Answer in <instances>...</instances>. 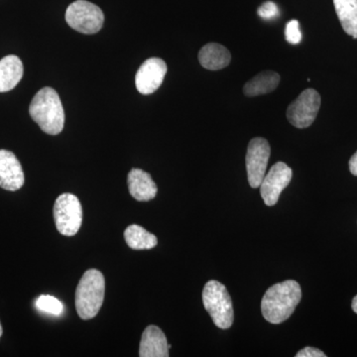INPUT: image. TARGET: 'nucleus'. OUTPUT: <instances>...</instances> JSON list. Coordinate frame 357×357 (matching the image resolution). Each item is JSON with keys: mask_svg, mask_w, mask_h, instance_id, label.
Instances as JSON below:
<instances>
[{"mask_svg": "<svg viewBox=\"0 0 357 357\" xmlns=\"http://www.w3.org/2000/svg\"><path fill=\"white\" fill-rule=\"evenodd\" d=\"M2 333H3V330H2L1 323H0V337H1Z\"/></svg>", "mask_w": 357, "mask_h": 357, "instance_id": "25", "label": "nucleus"}, {"mask_svg": "<svg viewBox=\"0 0 357 357\" xmlns=\"http://www.w3.org/2000/svg\"><path fill=\"white\" fill-rule=\"evenodd\" d=\"M351 307L354 312L357 314V295L354 298V300H352Z\"/></svg>", "mask_w": 357, "mask_h": 357, "instance_id": "24", "label": "nucleus"}, {"mask_svg": "<svg viewBox=\"0 0 357 357\" xmlns=\"http://www.w3.org/2000/svg\"><path fill=\"white\" fill-rule=\"evenodd\" d=\"M23 64L17 56L9 55L0 60V93H6L17 86L23 77Z\"/></svg>", "mask_w": 357, "mask_h": 357, "instance_id": "15", "label": "nucleus"}, {"mask_svg": "<svg viewBox=\"0 0 357 357\" xmlns=\"http://www.w3.org/2000/svg\"><path fill=\"white\" fill-rule=\"evenodd\" d=\"M333 4L345 33L357 39V0H333Z\"/></svg>", "mask_w": 357, "mask_h": 357, "instance_id": "17", "label": "nucleus"}, {"mask_svg": "<svg viewBox=\"0 0 357 357\" xmlns=\"http://www.w3.org/2000/svg\"><path fill=\"white\" fill-rule=\"evenodd\" d=\"M105 281L102 272L89 269L84 272L76 291V309L79 318H95L105 300Z\"/></svg>", "mask_w": 357, "mask_h": 357, "instance_id": "3", "label": "nucleus"}, {"mask_svg": "<svg viewBox=\"0 0 357 357\" xmlns=\"http://www.w3.org/2000/svg\"><path fill=\"white\" fill-rule=\"evenodd\" d=\"M169 344L166 335L161 328L156 326H149L142 333L140 342V357H168Z\"/></svg>", "mask_w": 357, "mask_h": 357, "instance_id": "13", "label": "nucleus"}, {"mask_svg": "<svg viewBox=\"0 0 357 357\" xmlns=\"http://www.w3.org/2000/svg\"><path fill=\"white\" fill-rule=\"evenodd\" d=\"M285 38L290 44L300 43L302 40V33L300 30L299 21L295 20L289 21L286 25Z\"/></svg>", "mask_w": 357, "mask_h": 357, "instance_id": "20", "label": "nucleus"}, {"mask_svg": "<svg viewBox=\"0 0 357 357\" xmlns=\"http://www.w3.org/2000/svg\"><path fill=\"white\" fill-rule=\"evenodd\" d=\"M29 114L45 133L57 135L64 128V107L55 89H40L30 103Z\"/></svg>", "mask_w": 357, "mask_h": 357, "instance_id": "2", "label": "nucleus"}, {"mask_svg": "<svg viewBox=\"0 0 357 357\" xmlns=\"http://www.w3.org/2000/svg\"><path fill=\"white\" fill-rule=\"evenodd\" d=\"M66 21L70 28L83 34L100 32L105 22L102 9L86 0H77L67 8Z\"/></svg>", "mask_w": 357, "mask_h": 357, "instance_id": "5", "label": "nucleus"}, {"mask_svg": "<svg viewBox=\"0 0 357 357\" xmlns=\"http://www.w3.org/2000/svg\"><path fill=\"white\" fill-rule=\"evenodd\" d=\"M167 70L166 63L162 59H148L136 73V89L145 96L155 93L163 84Z\"/></svg>", "mask_w": 357, "mask_h": 357, "instance_id": "10", "label": "nucleus"}, {"mask_svg": "<svg viewBox=\"0 0 357 357\" xmlns=\"http://www.w3.org/2000/svg\"><path fill=\"white\" fill-rule=\"evenodd\" d=\"M269 143L262 137L253 138L249 142L246 153V170H248V183L251 188L256 189L261 185L266 175L268 162H269Z\"/></svg>", "mask_w": 357, "mask_h": 357, "instance_id": "8", "label": "nucleus"}, {"mask_svg": "<svg viewBox=\"0 0 357 357\" xmlns=\"http://www.w3.org/2000/svg\"><path fill=\"white\" fill-rule=\"evenodd\" d=\"M124 238L129 248L134 250L152 249L158 244V239L153 234L137 225H129L124 231Z\"/></svg>", "mask_w": 357, "mask_h": 357, "instance_id": "18", "label": "nucleus"}, {"mask_svg": "<svg viewBox=\"0 0 357 357\" xmlns=\"http://www.w3.org/2000/svg\"><path fill=\"white\" fill-rule=\"evenodd\" d=\"M54 220L58 231L65 236H74L83 222L81 202L73 194H63L54 204Z\"/></svg>", "mask_w": 357, "mask_h": 357, "instance_id": "6", "label": "nucleus"}, {"mask_svg": "<svg viewBox=\"0 0 357 357\" xmlns=\"http://www.w3.org/2000/svg\"><path fill=\"white\" fill-rule=\"evenodd\" d=\"M199 61L204 69L218 70L225 69L231 61V54L227 47L218 43H208L201 49Z\"/></svg>", "mask_w": 357, "mask_h": 357, "instance_id": "14", "label": "nucleus"}, {"mask_svg": "<svg viewBox=\"0 0 357 357\" xmlns=\"http://www.w3.org/2000/svg\"><path fill=\"white\" fill-rule=\"evenodd\" d=\"M24 182V173L15 155L7 150H0V188L15 192L23 187Z\"/></svg>", "mask_w": 357, "mask_h": 357, "instance_id": "11", "label": "nucleus"}, {"mask_svg": "<svg viewBox=\"0 0 357 357\" xmlns=\"http://www.w3.org/2000/svg\"><path fill=\"white\" fill-rule=\"evenodd\" d=\"M36 307L39 311L47 312V314L59 316L64 311V305L55 297L49 295H43L36 301Z\"/></svg>", "mask_w": 357, "mask_h": 357, "instance_id": "19", "label": "nucleus"}, {"mask_svg": "<svg viewBox=\"0 0 357 357\" xmlns=\"http://www.w3.org/2000/svg\"><path fill=\"white\" fill-rule=\"evenodd\" d=\"M296 357H326V354L323 351H319L318 349L314 347H307L304 349L298 352L296 354Z\"/></svg>", "mask_w": 357, "mask_h": 357, "instance_id": "22", "label": "nucleus"}, {"mask_svg": "<svg viewBox=\"0 0 357 357\" xmlns=\"http://www.w3.org/2000/svg\"><path fill=\"white\" fill-rule=\"evenodd\" d=\"M349 170L352 175L357 176V151L349 160Z\"/></svg>", "mask_w": 357, "mask_h": 357, "instance_id": "23", "label": "nucleus"}, {"mask_svg": "<svg viewBox=\"0 0 357 357\" xmlns=\"http://www.w3.org/2000/svg\"><path fill=\"white\" fill-rule=\"evenodd\" d=\"M204 309L210 314L213 323L222 330H227L234 324V307L227 287L220 282L208 281L203 290Z\"/></svg>", "mask_w": 357, "mask_h": 357, "instance_id": "4", "label": "nucleus"}, {"mask_svg": "<svg viewBox=\"0 0 357 357\" xmlns=\"http://www.w3.org/2000/svg\"><path fill=\"white\" fill-rule=\"evenodd\" d=\"M321 107V96L316 89H307L287 109V119L297 128H307L314 123Z\"/></svg>", "mask_w": 357, "mask_h": 357, "instance_id": "7", "label": "nucleus"}, {"mask_svg": "<svg viewBox=\"0 0 357 357\" xmlns=\"http://www.w3.org/2000/svg\"><path fill=\"white\" fill-rule=\"evenodd\" d=\"M257 13L263 20H273L279 16V8L274 2L267 1L258 8Z\"/></svg>", "mask_w": 357, "mask_h": 357, "instance_id": "21", "label": "nucleus"}, {"mask_svg": "<svg viewBox=\"0 0 357 357\" xmlns=\"http://www.w3.org/2000/svg\"><path fill=\"white\" fill-rule=\"evenodd\" d=\"M292 176V169L283 162L271 167L260 185V192L266 206H272L278 203L281 192L290 184Z\"/></svg>", "mask_w": 357, "mask_h": 357, "instance_id": "9", "label": "nucleus"}, {"mask_svg": "<svg viewBox=\"0 0 357 357\" xmlns=\"http://www.w3.org/2000/svg\"><path fill=\"white\" fill-rule=\"evenodd\" d=\"M280 83V76L273 70H265L252 77L243 86V93L246 96L266 95L276 89Z\"/></svg>", "mask_w": 357, "mask_h": 357, "instance_id": "16", "label": "nucleus"}, {"mask_svg": "<svg viewBox=\"0 0 357 357\" xmlns=\"http://www.w3.org/2000/svg\"><path fill=\"white\" fill-rule=\"evenodd\" d=\"M302 299V290L298 282L287 280L275 284L262 298L263 317L269 323L278 325L292 316Z\"/></svg>", "mask_w": 357, "mask_h": 357, "instance_id": "1", "label": "nucleus"}, {"mask_svg": "<svg viewBox=\"0 0 357 357\" xmlns=\"http://www.w3.org/2000/svg\"><path fill=\"white\" fill-rule=\"evenodd\" d=\"M128 184L131 197L138 202L151 201L158 192L151 175L141 169H132L129 172Z\"/></svg>", "mask_w": 357, "mask_h": 357, "instance_id": "12", "label": "nucleus"}]
</instances>
